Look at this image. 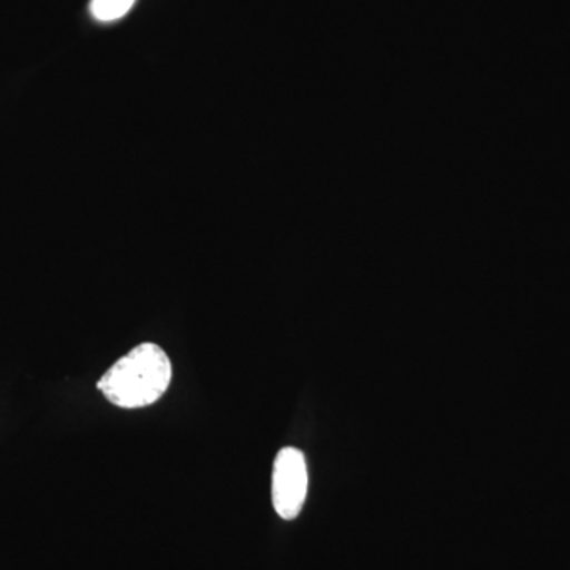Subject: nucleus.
Segmentation results:
<instances>
[{
	"mask_svg": "<svg viewBox=\"0 0 570 570\" xmlns=\"http://www.w3.org/2000/svg\"><path fill=\"white\" fill-rule=\"evenodd\" d=\"M171 382V362L164 348L142 343L119 358L100 379L97 389L111 404L140 409L157 403Z\"/></svg>",
	"mask_w": 570,
	"mask_h": 570,
	"instance_id": "obj_1",
	"label": "nucleus"
},
{
	"mask_svg": "<svg viewBox=\"0 0 570 570\" xmlns=\"http://www.w3.org/2000/svg\"><path fill=\"white\" fill-rule=\"evenodd\" d=\"M307 494L305 455L298 449L285 448L277 453L273 468V508L284 520H294L302 512Z\"/></svg>",
	"mask_w": 570,
	"mask_h": 570,
	"instance_id": "obj_2",
	"label": "nucleus"
},
{
	"mask_svg": "<svg viewBox=\"0 0 570 570\" xmlns=\"http://www.w3.org/2000/svg\"><path fill=\"white\" fill-rule=\"evenodd\" d=\"M135 0H92L91 11L99 21H115L132 9Z\"/></svg>",
	"mask_w": 570,
	"mask_h": 570,
	"instance_id": "obj_3",
	"label": "nucleus"
}]
</instances>
